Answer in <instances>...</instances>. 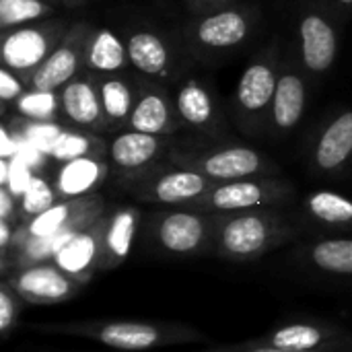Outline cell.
Instances as JSON below:
<instances>
[{"label": "cell", "instance_id": "obj_36", "mask_svg": "<svg viewBox=\"0 0 352 352\" xmlns=\"http://www.w3.org/2000/svg\"><path fill=\"white\" fill-rule=\"evenodd\" d=\"M14 200H16V196L6 186H0V219L10 221L12 212H16Z\"/></svg>", "mask_w": 352, "mask_h": 352}, {"label": "cell", "instance_id": "obj_8", "mask_svg": "<svg viewBox=\"0 0 352 352\" xmlns=\"http://www.w3.org/2000/svg\"><path fill=\"white\" fill-rule=\"evenodd\" d=\"M68 27H70L68 21L52 16L19 29L2 31V43H0L2 66L19 74L29 87L31 76L58 47Z\"/></svg>", "mask_w": 352, "mask_h": 352}, {"label": "cell", "instance_id": "obj_19", "mask_svg": "<svg viewBox=\"0 0 352 352\" xmlns=\"http://www.w3.org/2000/svg\"><path fill=\"white\" fill-rule=\"evenodd\" d=\"M60 111L62 116L80 130L105 132V111L99 89V74L82 70L60 91Z\"/></svg>", "mask_w": 352, "mask_h": 352}, {"label": "cell", "instance_id": "obj_24", "mask_svg": "<svg viewBox=\"0 0 352 352\" xmlns=\"http://www.w3.org/2000/svg\"><path fill=\"white\" fill-rule=\"evenodd\" d=\"M140 223V210L136 206H122L105 221L103 235V270L122 264L134 245Z\"/></svg>", "mask_w": 352, "mask_h": 352}, {"label": "cell", "instance_id": "obj_2", "mask_svg": "<svg viewBox=\"0 0 352 352\" xmlns=\"http://www.w3.org/2000/svg\"><path fill=\"white\" fill-rule=\"evenodd\" d=\"M283 52L285 39L280 35H272L250 58L237 80L231 99V118L233 124L250 136L268 134Z\"/></svg>", "mask_w": 352, "mask_h": 352}, {"label": "cell", "instance_id": "obj_3", "mask_svg": "<svg viewBox=\"0 0 352 352\" xmlns=\"http://www.w3.org/2000/svg\"><path fill=\"white\" fill-rule=\"evenodd\" d=\"M167 163L202 173L214 184L270 177L278 173V165L258 148L239 142L223 144H173Z\"/></svg>", "mask_w": 352, "mask_h": 352}, {"label": "cell", "instance_id": "obj_11", "mask_svg": "<svg viewBox=\"0 0 352 352\" xmlns=\"http://www.w3.org/2000/svg\"><path fill=\"white\" fill-rule=\"evenodd\" d=\"M173 99L184 128L208 138H221L225 134L227 113L217 87L208 78L196 74L186 76L173 87Z\"/></svg>", "mask_w": 352, "mask_h": 352}, {"label": "cell", "instance_id": "obj_5", "mask_svg": "<svg viewBox=\"0 0 352 352\" xmlns=\"http://www.w3.org/2000/svg\"><path fill=\"white\" fill-rule=\"evenodd\" d=\"M287 219L272 208L219 214L214 250L229 260H254L272 248L293 239Z\"/></svg>", "mask_w": 352, "mask_h": 352}, {"label": "cell", "instance_id": "obj_6", "mask_svg": "<svg viewBox=\"0 0 352 352\" xmlns=\"http://www.w3.org/2000/svg\"><path fill=\"white\" fill-rule=\"evenodd\" d=\"M340 25L318 2L309 0L295 6L293 50L311 80L332 72L340 50Z\"/></svg>", "mask_w": 352, "mask_h": 352}, {"label": "cell", "instance_id": "obj_40", "mask_svg": "<svg viewBox=\"0 0 352 352\" xmlns=\"http://www.w3.org/2000/svg\"><path fill=\"white\" fill-rule=\"evenodd\" d=\"M47 2H52L54 6H58V4H62V0H47Z\"/></svg>", "mask_w": 352, "mask_h": 352}, {"label": "cell", "instance_id": "obj_21", "mask_svg": "<svg viewBox=\"0 0 352 352\" xmlns=\"http://www.w3.org/2000/svg\"><path fill=\"white\" fill-rule=\"evenodd\" d=\"M101 101L105 111V132H124L138 99V74H99Z\"/></svg>", "mask_w": 352, "mask_h": 352}, {"label": "cell", "instance_id": "obj_20", "mask_svg": "<svg viewBox=\"0 0 352 352\" xmlns=\"http://www.w3.org/2000/svg\"><path fill=\"white\" fill-rule=\"evenodd\" d=\"M105 221L99 219L85 231L72 235L52 258L54 266H58L68 276L82 280L93 270H103V235H105Z\"/></svg>", "mask_w": 352, "mask_h": 352}, {"label": "cell", "instance_id": "obj_10", "mask_svg": "<svg viewBox=\"0 0 352 352\" xmlns=\"http://www.w3.org/2000/svg\"><path fill=\"white\" fill-rule=\"evenodd\" d=\"M311 82L314 80L303 70L293 45L285 41L278 85H276V95L272 101L270 126H268V134L272 138L291 134L303 122L305 111H307Z\"/></svg>", "mask_w": 352, "mask_h": 352}, {"label": "cell", "instance_id": "obj_14", "mask_svg": "<svg viewBox=\"0 0 352 352\" xmlns=\"http://www.w3.org/2000/svg\"><path fill=\"white\" fill-rule=\"evenodd\" d=\"M169 89L171 87L161 80L138 74V99L126 130L153 136H173L177 130H182L184 126L175 109L173 93Z\"/></svg>", "mask_w": 352, "mask_h": 352}, {"label": "cell", "instance_id": "obj_33", "mask_svg": "<svg viewBox=\"0 0 352 352\" xmlns=\"http://www.w3.org/2000/svg\"><path fill=\"white\" fill-rule=\"evenodd\" d=\"M19 314V295L8 283L0 285V332L8 336Z\"/></svg>", "mask_w": 352, "mask_h": 352}, {"label": "cell", "instance_id": "obj_32", "mask_svg": "<svg viewBox=\"0 0 352 352\" xmlns=\"http://www.w3.org/2000/svg\"><path fill=\"white\" fill-rule=\"evenodd\" d=\"M27 89L29 87L25 85V80L19 74H14L6 66H2L0 68V103H2L0 109H2V113H6L8 105H14Z\"/></svg>", "mask_w": 352, "mask_h": 352}, {"label": "cell", "instance_id": "obj_4", "mask_svg": "<svg viewBox=\"0 0 352 352\" xmlns=\"http://www.w3.org/2000/svg\"><path fill=\"white\" fill-rule=\"evenodd\" d=\"M122 37L134 72L161 80L171 89L192 74L196 62L184 47L177 31L169 33L153 23H134L122 31Z\"/></svg>", "mask_w": 352, "mask_h": 352}, {"label": "cell", "instance_id": "obj_41", "mask_svg": "<svg viewBox=\"0 0 352 352\" xmlns=\"http://www.w3.org/2000/svg\"><path fill=\"white\" fill-rule=\"evenodd\" d=\"M303 2H309V0H293V4L297 6V4H303Z\"/></svg>", "mask_w": 352, "mask_h": 352}, {"label": "cell", "instance_id": "obj_30", "mask_svg": "<svg viewBox=\"0 0 352 352\" xmlns=\"http://www.w3.org/2000/svg\"><path fill=\"white\" fill-rule=\"evenodd\" d=\"M12 107L19 118L31 120V122H52L56 113L60 111V93L27 89Z\"/></svg>", "mask_w": 352, "mask_h": 352}, {"label": "cell", "instance_id": "obj_7", "mask_svg": "<svg viewBox=\"0 0 352 352\" xmlns=\"http://www.w3.org/2000/svg\"><path fill=\"white\" fill-rule=\"evenodd\" d=\"M293 196V186L287 179L276 175L270 177H252L217 184L202 198L190 204V210L214 212V214H235L250 210L274 208L287 202Z\"/></svg>", "mask_w": 352, "mask_h": 352}, {"label": "cell", "instance_id": "obj_18", "mask_svg": "<svg viewBox=\"0 0 352 352\" xmlns=\"http://www.w3.org/2000/svg\"><path fill=\"white\" fill-rule=\"evenodd\" d=\"M64 332H76L80 336L93 338L113 351L138 352L148 351L184 336H171L165 328L140 322H109V324H89V326H68Z\"/></svg>", "mask_w": 352, "mask_h": 352}, {"label": "cell", "instance_id": "obj_35", "mask_svg": "<svg viewBox=\"0 0 352 352\" xmlns=\"http://www.w3.org/2000/svg\"><path fill=\"white\" fill-rule=\"evenodd\" d=\"M188 10L192 14H202V12H210V10H219V8H227L233 6L241 0H184Z\"/></svg>", "mask_w": 352, "mask_h": 352}, {"label": "cell", "instance_id": "obj_29", "mask_svg": "<svg viewBox=\"0 0 352 352\" xmlns=\"http://www.w3.org/2000/svg\"><path fill=\"white\" fill-rule=\"evenodd\" d=\"M56 6L47 0H0V29L10 31L52 19Z\"/></svg>", "mask_w": 352, "mask_h": 352}, {"label": "cell", "instance_id": "obj_22", "mask_svg": "<svg viewBox=\"0 0 352 352\" xmlns=\"http://www.w3.org/2000/svg\"><path fill=\"white\" fill-rule=\"evenodd\" d=\"M109 165L105 157H82L62 163L56 175V194L62 200L91 196L107 177Z\"/></svg>", "mask_w": 352, "mask_h": 352}, {"label": "cell", "instance_id": "obj_13", "mask_svg": "<svg viewBox=\"0 0 352 352\" xmlns=\"http://www.w3.org/2000/svg\"><path fill=\"white\" fill-rule=\"evenodd\" d=\"M93 25L87 21L70 23L66 35L52 52V56L35 70L29 80V89L39 91H60L66 82L78 76L85 68L87 43L93 33Z\"/></svg>", "mask_w": 352, "mask_h": 352}, {"label": "cell", "instance_id": "obj_26", "mask_svg": "<svg viewBox=\"0 0 352 352\" xmlns=\"http://www.w3.org/2000/svg\"><path fill=\"white\" fill-rule=\"evenodd\" d=\"M103 155H105V142L97 136V132H89L80 128L62 130L50 148V157L60 163H68L82 157H103Z\"/></svg>", "mask_w": 352, "mask_h": 352}, {"label": "cell", "instance_id": "obj_1", "mask_svg": "<svg viewBox=\"0 0 352 352\" xmlns=\"http://www.w3.org/2000/svg\"><path fill=\"white\" fill-rule=\"evenodd\" d=\"M262 29V10L252 2L192 14L177 31L196 64L217 66L245 50Z\"/></svg>", "mask_w": 352, "mask_h": 352}, {"label": "cell", "instance_id": "obj_37", "mask_svg": "<svg viewBox=\"0 0 352 352\" xmlns=\"http://www.w3.org/2000/svg\"><path fill=\"white\" fill-rule=\"evenodd\" d=\"M12 235H16V229H12L10 221H4L0 219V248H2V254L6 256L10 243H12Z\"/></svg>", "mask_w": 352, "mask_h": 352}, {"label": "cell", "instance_id": "obj_31", "mask_svg": "<svg viewBox=\"0 0 352 352\" xmlns=\"http://www.w3.org/2000/svg\"><path fill=\"white\" fill-rule=\"evenodd\" d=\"M56 190L39 175H33L21 194V212L29 219L45 212L56 204Z\"/></svg>", "mask_w": 352, "mask_h": 352}, {"label": "cell", "instance_id": "obj_28", "mask_svg": "<svg viewBox=\"0 0 352 352\" xmlns=\"http://www.w3.org/2000/svg\"><path fill=\"white\" fill-rule=\"evenodd\" d=\"M330 336L311 324H291L285 328L274 330L268 334L262 344L274 346V349H287V351H318L324 342H328Z\"/></svg>", "mask_w": 352, "mask_h": 352}, {"label": "cell", "instance_id": "obj_23", "mask_svg": "<svg viewBox=\"0 0 352 352\" xmlns=\"http://www.w3.org/2000/svg\"><path fill=\"white\" fill-rule=\"evenodd\" d=\"M85 68L95 74H116L132 68L122 33L107 27H95L87 43Z\"/></svg>", "mask_w": 352, "mask_h": 352}, {"label": "cell", "instance_id": "obj_25", "mask_svg": "<svg viewBox=\"0 0 352 352\" xmlns=\"http://www.w3.org/2000/svg\"><path fill=\"white\" fill-rule=\"evenodd\" d=\"M307 214L320 225L334 229H352V200L330 190H320L305 200Z\"/></svg>", "mask_w": 352, "mask_h": 352}, {"label": "cell", "instance_id": "obj_38", "mask_svg": "<svg viewBox=\"0 0 352 352\" xmlns=\"http://www.w3.org/2000/svg\"><path fill=\"white\" fill-rule=\"evenodd\" d=\"M245 352H320V351H287V349H274V346H268V344H256V346H250Z\"/></svg>", "mask_w": 352, "mask_h": 352}, {"label": "cell", "instance_id": "obj_39", "mask_svg": "<svg viewBox=\"0 0 352 352\" xmlns=\"http://www.w3.org/2000/svg\"><path fill=\"white\" fill-rule=\"evenodd\" d=\"M91 0H62V6L68 8V10H74V8H80L85 4H89Z\"/></svg>", "mask_w": 352, "mask_h": 352}, {"label": "cell", "instance_id": "obj_12", "mask_svg": "<svg viewBox=\"0 0 352 352\" xmlns=\"http://www.w3.org/2000/svg\"><path fill=\"white\" fill-rule=\"evenodd\" d=\"M219 214L198 212L190 208L155 214V241L173 256H194L214 245Z\"/></svg>", "mask_w": 352, "mask_h": 352}, {"label": "cell", "instance_id": "obj_34", "mask_svg": "<svg viewBox=\"0 0 352 352\" xmlns=\"http://www.w3.org/2000/svg\"><path fill=\"white\" fill-rule=\"evenodd\" d=\"M340 27H344L352 19V0H318Z\"/></svg>", "mask_w": 352, "mask_h": 352}, {"label": "cell", "instance_id": "obj_27", "mask_svg": "<svg viewBox=\"0 0 352 352\" xmlns=\"http://www.w3.org/2000/svg\"><path fill=\"white\" fill-rule=\"evenodd\" d=\"M307 258L316 268L328 274L352 276V239H322L309 248Z\"/></svg>", "mask_w": 352, "mask_h": 352}, {"label": "cell", "instance_id": "obj_16", "mask_svg": "<svg viewBox=\"0 0 352 352\" xmlns=\"http://www.w3.org/2000/svg\"><path fill=\"white\" fill-rule=\"evenodd\" d=\"M352 161V107H344L318 128L309 144V165L316 173L334 175Z\"/></svg>", "mask_w": 352, "mask_h": 352}, {"label": "cell", "instance_id": "obj_9", "mask_svg": "<svg viewBox=\"0 0 352 352\" xmlns=\"http://www.w3.org/2000/svg\"><path fill=\"white\" fill-rule=\"evenodd\" d=\"M171 165V163H169ZM130 192L151 204H165V206H179L188 208L198 198H202L208 190H212L217 184L202 173L182 169V167H153L136 177L126 179Z\"/></svg>", "mask_w": 352, "mask_h": 352}, {"label": "cell", "instance_id": "obj_15", "mask_svg": "<svg viewBox=\"0 0 352 352\" xmlns=\"http://www.w3.org/2000/svg\"><path fill=\"white\" fill-rule=\"evenodd\" d=\"M171 136H153L134 130H124L113 136L107 146L109 163L126 177H136L157 165L161 159H167L173 148Z\"/></svg>", "mask_w": 352, "mask_h": 352}, {"label": "cell", "instance_id": "obj_17", "mask_svg": "<svg viewBox=\"0 0 352 352\" xmlns=\"http://www.w3.org/2000/svg\"><path fill=\"white\" fill-rule=\"evenodd\" d=\"M8 285L21 299L29 303L56 305L74 297L82 287V280L68 276L54 264L41 262V264L23 266L19 272L12 274Z\"/></svg>", "mask_w": 352, "mask_h": 352}]
</instances>
